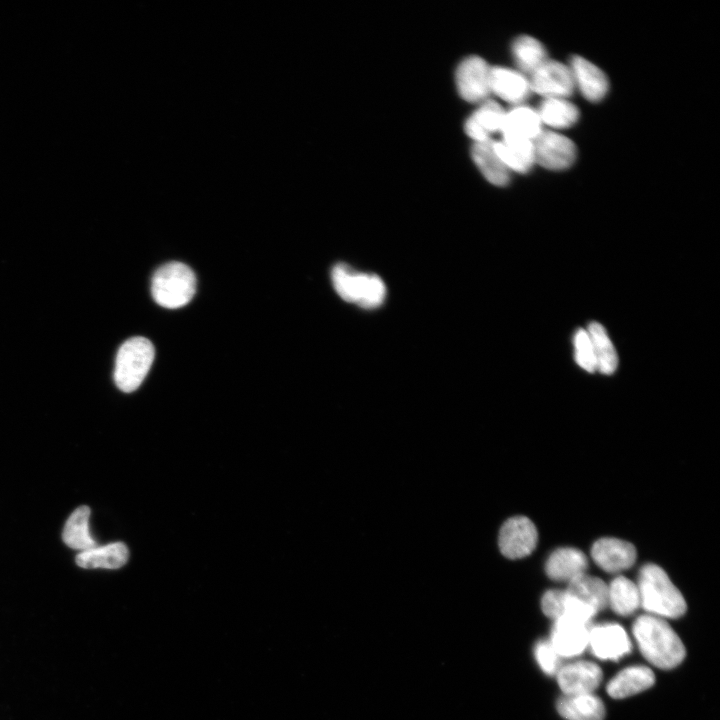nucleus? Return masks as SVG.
<instances>
[{"label":"nucleus","mask_w":720,"mask_h":720,"mask_svg":"<svg viewBox=\"0 0 720 720\" xmlns=\"http://www.w3.org/2000/svg\"><path fill=\"white\" fill-rule=\"evenodd\" d=\"M632 633L643 657L657 668L673 669L685 658L682 640L663 618L641 615L635 619Z\"/></svg>","instance_id":"nucleus-1"},{"label":"nucleus","mask_w":720,"mask_h":720,"mask_svg":"<svg viewBox=\"0 0 720 720\" xmlns=\"http://www.w3.org/2000/svg\"><path fill=\"white\" fill-rule=\"evenodd\" d=\"M640 606L660 618H679L686 612L685 599L667 573L656 564L644 565L638 575Z\"/></svg>","instance_id":"nucleus-2"},{"label":"nucleus","mask_w":720,"mask_h":720,"mask_svg":"<svg viewBox=\"0 0 720 720\" xmlns=\"http://www.w3.org/2000/svg\"><path fill=\"white\" fill-rule=\"evenodd\" d=\"M196 292V276L192 269L181 262H169L159 267L151 283L155 302L169 309L186 305Z\"/></svg>","instance_id":"nucleus-3"},{"label":"nucleus","mask_w":720,"mask_h":720,"mask_svg":"<svg viewBox=\"0 0 720 720\" xmlns=\"http://www.w3.org/2000/svg\"><path fill=\"white\" fill-rule=\"evenodd\" d=\"M331 279L337 294L347 302L373 309L384 301L386 288L375 274L360 273L347 264L339 263L333 267Z\"/></svg>","instance_id":"nucleus-4"},{"label":"nucleus","mask_w":720,"mask_h":720,"mask_svg":"<svg viewBox=\"0 0 720 720\" xmlns=\"http://www.w3.org/2000/svg\"><path fill=\"white\" fill-rule=\"evenodd\" d=\"M154 346L144 337H132L119 348L114 369V381L123 392L136 390L145 379L153 363Z\"/></svg>","instance_id":"nucleus-5"},{"label":"nucleus","mask_w":720,"mask_h":720,"mask_svg":"<svg viewBox=\"0 0 720 720\" xmlns=\"http://www.w3.org/2000/svg\"><path fill=\"white\" fill-rule=\"evenodd\" d=\"M535 163L550 170L569 168L576 159L575 144L566 136L542 130L533 140Z\"/></svg>","instance_id":"nucleus-6"},{"label":"nucleus","mask_w":720,"mask_h":720,"mask_svg":"<svg viewBox=\"0 0 720 720\" xmlns=\"http://www.w3.org/2000/svg\"><path fill=\"white\" fill-rule=\"evenodd\" d=\"M537 539V529L533 522L525 516H515L501 526L498 545L505 557L519 559L535 549Z\"/></svg>","instance_id":"nucleus-7"},{"label":"nucleus","mask_w":720,"mask_h":720,"mask_svg":"<svg viewBox=\"0 0 720 720\" xmlns=\"http://www.w3.org/2000/svg\"><path fill=\"white\" fill-rule=\"evenodd\" d=\"M529 83L531 92L544 98H567L575 88L569 66L549 59L530 74Z\"/></svg>","instance_id":"nucleus-8"},{"label":"nucleus","mask_w":720,"mask_h":720,"mask_svg":"<svg viewBox=\"0 0 720 720\" xmlns=\"http://www.w3.org/2000/svg\"><path fill=\"white\" fill-rule=\"evenodd\" d=\"M491 68L478 56L465 58L456 71V84L460 96L468 102H483L491 93Z\"/></svg>","instance_id":"nucleus-9"},{"label":"nucleus","mask_w":720,"mask_h":720,"mask_svg":"<svg viewBox=\"0 0 720 720\" xmlns=\"http://www.w3.org/2000/svg\"><path fill=\"white\" fill-rule=\"evenodd\" d=\"M588 647L601 660L617 661L631 652L632 645L625 629L617 623L590 626Z\"/></svg>","instance_id":"nucleus-10"},{"label":"nucleus","mask_w":720,"mask_h":720,"mask_svg":"<svg viewBox=\"0 0 720 720\" xmlns=\"http://www.w3.org/2000/svg\"><path fill=\"white\" fill-rule=\"evenodd\" d=\"M590 626L578 619L561 616L554 620L549 641L561 658L576 657L588 647Z\"/></svg>","instance_id":"nucleus-11"},{"label":"nucleus","mask_w":720,"mask_h":720,"mask_svg":"<svg viewBox=\"0 0 720 720\" xmlns=\"http://www.w3.org/2000/svg\"><path fill=\"white\" fill-rule=\"evenodd\" d=\"M555 676L564 695H576L592 693L600 685L603 673L596 663L579 660L561 666Z\"/></svg>","instance_id":"nucleus-12"},{"label":"nucleus","mask_w":720,"mask_h":720,"mask_svg":"<svg viewBox=\"0 0 720 720\" xmlns=\"http://www.w3.org/2000/svg\"><path fill=\"white\" fill-rule=\"evenodd\" d=\"M594 562L606 572L616 573L631 567L636 560L635 547L617 538H601L591 549Z\"/></svg>","instance_id":"nucleus-13"},{"label":"nucleus","mask_w":720,"mask_h":720,"mask_svg":"<svg viewBox=\"0 0 720 720\" xmlns=\"http://www.w3.org/2000/svg\"><path fill=\"white\" fill-rule=\"evenodd\" d=\"M574 85L591 102L602 100L608 92L609 83L605 73L587 59L573 56L569 65Z\"/></svg>","instance_id":"nucleus-14"},{"label":"nucleus","mask_w":720,"mask_h":720,"mask_svg":"<svg viewBox=\"0 0 720 720\" xmlns=\"http://www.w3.org/2000/svg\"><path fill=\"white\" fill-rule=\"evenodd\" d=\"M654 682L655 675L649 667L634 665L611 678L606 691L614 699H623L649 689Z\"/></svg>","instance_id":"nucleus-15"},{"label":"nucleus","mask_w":720,"mask_h":720,"mask_svg":"<svg viewBox=\"0 0 720 720\" xmlns=\"http://www.w3.org/2000/svg\"><path fill=\"white\" fill-rule=\"evenodd\" d=\"M505 110L493 100H485L479 108L467 119L465 131L474 142L490 139V135L501 132Z\"/></svg>","instance_id":"nucleus-16"},{"label":"nucleus","mask_w":720,"mask_h":720,"mask_svg":"<svg viewBox=\"0 0 720 720\" xmlns=\"http://www.w3.org/2000/svg\"><path fill=\"white\" fill-rule=\"evenodd\" d=\"M490 88L501 99L516 105L531 92L529 79L524 74L504 67L491 68Z\"/></svg>","instance_id":"nucleus-17"},{"label":"nucleus","mask_w":720,"mask_h":720,"mask_svg":"<svg viewBox=\"0 0 720 720\" xmlns=\"http://www.w3.org/2000/svg\"><path fill=\"white\" fill-rule=\"evenodd\" d=\"M588 561L579 549L562 547L553 551L545 564L549 578L555 581H568L585 573Z\"/></svg>","instance_id":"nucleus-18"},{"label":"nucleus","mask_w":720,"mask_h":720,"mask_svg":"<svg viewBox=\"0 0 720 720\" xmlns=\"http://www.w3.org/2000/svg\"><path fill=\"white\" fill-rule=\"evenodd\" d=\"M542 131V123L537 111L516 105L505 114L501 133L504 139L533 141Z\"/></svg>","instance_id":"nucleus-19"},{"label":"nucleus","mask_w":720,"mask_h":720,"mask_svg":"<svg viewBox=\"0 0 720 720\" xmlns=\"http://www.w3.org/2000/svg\"><path fill=\"white\" fill-rule=\"evenodd\" d=\"M558 713L566 720H603L605 706L593 693L563 695L556 702Z\"/></svg>","instance_id":"nucleus-20"},{"label":"nucleus","mask_w":720,"mask_h":720,"mask_svg":"<svg viewBox=\"0 0 720 720\" xmlns=\"http://www.w3.org/2000/svg\"><path fill=\"white\" fill-rule=\"evenodd\" d=\"M472 158L483 176L493 185L505 186L510 180V171L502 162L491 139L474 142Z\"/></svg>","instance_id":"nucleus-21"},{"label":"nucleus","mask_w":720,"mask_h":720,"mask_svg":"<svg viewBox=\"0 0 720 720\" xmlns=\"http://www.w3.org/2000/svg\"><path fill=\"white\" fill-rule=\"evenodd\" d=\"M128 556L126 545L121 542H114L103 546L96 545L93 548L79 552L76 556V564L79 567L89 569H117L126 564Z\"/></svg>","instance_id":"nucleus-22"},{"label":"nucleus","mask_w":720,"mask_h":720,"mask_svg":"<svg viewBox=\"0 0 720 720\" xmlns=\"http://www.w3.org/2000/svg\"><path fill=\"white\" fill-rule=\"evenodd\" d=\"M495 150L509 171L526 173L535 164L533 141L502 138Z\"/></svg>","instance_id":"nucleus-23"},{"label":"nucleus","mask_w":720,"mask_h":720,"mask_svg":"<svg viewBox=\"0 0 720 720\" xmlns=\"http://www.w3.org/2000/svg\"><path fill=\"white\" fill-rule=\"evenodd\" d=\"M566 591L597 613L608 606V585L600 578L581 574L568 582Z\"/></svg>","instance_id":"nucleus-24"},{"label":"nucleus","mask_w":720,"mask_h":720,"mask_svg":"<svg viewBox=\"0 0 720 720\" xmlns=\"http://www.w3.org/2000/svg\"><path fill=\"white\" fill-rule=\"evenodd\" d=\"M90 509L88 506L76 508L68 517L62 538L67 546L80 552L96 546L89 528Z\"/></svg>","instance_id":"nucleus-25"},{"label":"nucleus","mask_w":720,"mask_h":720,"mask_svg":"<svg viewBox=\"0 0 720 720\" xmlns=\"http://www.w3.org/2000/svg\"><path fill=\"white\" fill-rule=\"evenodd\" d=\"M608 605L620 616H629L640 607L637 585L624 576L614 578L608 585Z\"/></svg>","instance_id":"nucleus-26"},{"label":"nucleus","mask_w":720,"mask_h":720,"mask_svg":"<svg viewBox=\"0 0 720 720\" xmlns=\"http://www.w3.org/2000/svg\"><path fill=\"white\" fill-rule=\"evenodd\" d=\"M536 111L542 124L557 129L571 127L579 118L577 107L566 98H544Z\"/></svg>","instance_id":"nucleus-27"},{"label":"nucleus","mask_w":720,"mask_h":720,"mask_svg":"<svg viewBox=\"0 0 720 720\" xmlns=\"http://www.w3.org/2000/svg\"><path fill=\"white\" fill-rule=\"evenodd\" d=\"M586 330L594 351L596 371L604 375L613 374L618 366V356L605 328L592 322Z\"/></svg>","instance_id":"nucleus-28"},{"label":"nucleus","mask_w":720,"mask_h":720,"mask_svg":"<svg viewBox=\"0 0 720 720\" xmlns=\"http://www.w3.org/2000/svg\"><path fill=\"white\" fill-rule=\"evenodd\" d=\"M512 52L519 68L529 74L547 60V53L542 43L528 35L520 36L513 42Z\"/></svg>","instance_id":"nucleus-29"},{"label":"nucleus","mask_w":720,"mask_h":720,"mask_svg":"<svg viewBox=\"0 0 720 720\" xmlns=\"http://www.w3.org/2000/svg\"><path fill=\"white\" fill-rule=\"evenodd\" d=\"M575 360L577 364L589 373L596 371V361L593 347L586 329H579L574 335Z\"/></svg>","instance_id":"nucleus-30"},{"label":"nucleus","mask_w":720,"mask_h":720,"mask_svg":"<svg viewBox=\"0 0 720 720\" xmlns=\"http://www.w3.org/2000/svg\"><path fill=\"white\" fill-rule=\"evenodd\" d=\"M534 656L541 670L549 676L556 675L561 667V657L549 640H540L536 643Z\"/></svg>","instance_id":"nucleus-31"},{"label":"nucleus","mask_w":720,"mask_h":720,"mask_svg":"<svg viewBox=\"0 0 720 720\" xmlns=\"http://www.w3.org/2000/svg\"><path fill=\"white\" fill-rule=\"evenodd\" d=\"M565 598V590L551 589L546 591L541 599V609L543 613L553 620L562 616Z\"/></svg>","instance_id":"nucleus-32"}]
</instances>
